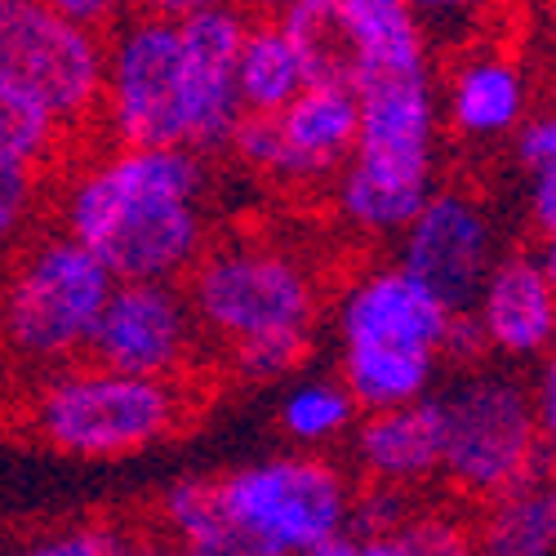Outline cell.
Returning <instances> with one entry per match:
<instances>
[{
    "instance_id": "cell-1",
    "label": "cell",
    "mask_w": 556,
    "mask_h": 556,
    "mask_svg": "<svg viewBox=\"0 0 556 556\" xmlns=\"http://www.w3.org/2000/svg\"><path fill=\"white\" fill-rule=\"evenodd\" d=\"M250 14L182 0L125 14L108 36L99 125L116 148L227 152L241 125L237 50Z\"/></svg>"
},
{
    "instance_id": "cell-2",
    "label": "cell",
    "mask_w": 556,
    "mask_h": 556,
    "mask_svg": "<svg viewBox=\"0 0 556 556\" xmlns=\"http://www.w3.org/2000/svg\"><path fill=\"white\" fill-rule=\"evenodd\" d=\"M54 227L116 286H178L210 250V165L182 148H103L76 161Z\"/></svg>"
},
{
    "instance_id": "cell-3",
    "label": "cell",
    "mask_w": 556,
    "mask_h": 556,
    "mask_svg": "<svg viewBox=\"0 0 556 556\" xmlns=\"http://www.w3.org/2000/svg\"><path fill=\"white\" fill-rule=\"evenodd\" d=\"M201 339L223 348L241 383H286L312 356L320 326V276L286 241L223 237L188 271Z\"/></svg>"
},
{
    "instance_id": "cell-4",
    "label": "cell",
    "mask_w": 556,
    "mask_h": 556,
    "mask_svg": "<svg viewBox=\"0 0 556 556\" xmlns=\"http://www.w3.org/2000/svg\"><path fill=\"white\" fill-rule=\"evenodd\" d=\"M458 320L405 267L365 263L339 286L330 330L339 348V383L361 414L405 409L437 396L441 369L454 356Z\"/></svg>"
},
{
    "instance_id": "cell-5",
    "label": "cell",
    "mask_w": 556,
    "mask_h": 556,
    "mask_svg": "<svg viewBox=\"0 0 556 556\" xmlns=\"http://www.w3.org/2000/svg\"><path fill=\"white\" fill-rule=\"evenodd\" d=\"M356 152L334 178V214L369 241H388L414 223L441 165V94L432 63L369 72L352 80Z\"/></svg>"
},
{
    "instance_id": "cell-6",
    "label": "cell",
    "mask_w": 556,
    "mask_h": 556,
    "mask_svg": "<svg viewBox=\"0 0 556 556\" xmlns=\"http://www.w3.org/2000/svg\"><path fill=\"white\" fill-rule=\"evenodd\" d=\"M112 271L45 227L0 267V352L36 379L85 361L94 326L112 299Z\"/></svg>"
},
{
    "instance_id": "cell-7",
    "label": "cell",
    "mask_w": 556,
    "mask_h": 556,
    "mask_svg": "<svg viewBox=\"0 0 556 556\" xmlns=\"http://www.w3.org/2000/svg\"><path fill=\"white\" fill-rule=\"evenodd\" d=\"M182 419H188V401L178 383L112 375L94 361H76L36 379L23 405L27 432L45 450L80 463L134 458L169 441Z\"/></svg>"
},
{
    "instance_id": "cell-8",
    "label": "cell",
    "mask_w": 556,
    "mask_h": 556,
    "mask_svg": "<svg viewBox=\"0 0 556 556\" xmlns=\"http://www.w3.org/2000/svg\"><path fill=\"white\" fill-rule=\"evenodd\" d=\"M214 481V503L254 556H307L356 526V485L326 454H267Z\"/></svg>"
},
{
    "instance_id": "cell-9",
    "label": "cell",
    "mask_w": 556,
    "mask_h": 556,
    "mask_svg": "<svg viewBox=\"0 0 556 556\" xmlns=\"http://www.w3.org/2000/svg\"><path fill=\"white\" fill-rule=\"evenodd\" d=\"M432 401L441 424V481L463 498L490 503L547 468L530 388L513 369L468 365Z\"/></svg>"
},
{
    "instance_id": "cell-10",
    "label": "cell",
    "mask_w": 556,
    "mask_h": 556,
    "mask_svg": "<svg viewBox=\"0 0 556 556\" xmlns=\"http://www.w3.org/2000/svg\"><path fill=\"white\" fill-rule=\"evenodd\" d=\"M103 80L108 36L67 23L54 0H0V89L72 134L99 121Z\"/></svg>"
},
{
    "instance_id": "cell-11",
    "label": "cell",
    "mask_w": 556,
    "mask_h": 556,
    "mask_svg": "<svg viewBox=\"0 0 556 556\" xmlns=\"http://www.w3.org/2000/svg\"><path fill=\"white\" fill-rule=\"evenodd\" d=\"M356 94L352 85H307L276 116H241L231 134V156L250 174L290 192L334 188V178L356 152Z\"/></svg>"
},
{
    "instance_id": "cell-12",
    "label": "cell",
    "mask_w": 556,
    "mask_h": 556,
    "mask_svg": "<svg viewBox=\"0 0 556 556\" xmlns=\"http://www.w3.org/2000/svg\"><path fill=\"white\" fill-rule=\"evenodd\" d=\"M503 258L498 227L481 197L463 188H437L396 237V267H405L428 294H437L454 316H468L477 290Z\"/></svg>"
},
{
    "instance_id": "cell-13",
    "label": "cell",
    "mask_w": 556,
    "mask_h": 556,
    "mask_svg": "<svg viewBox=\"0 0 556 556\" xmlns=\"http://www.w3.org/2000/svg\"><path fill=\"white\" fill-rule=\"evenodd\" d=\"M201 326L182 286H116L85 361L112 375L178 383L201 356Z\"/></svg>"
},
{
    "instance_id": "cell-14",
    "label": "cell",
    "mask_w": 556,
    "mask_h": 556,
    "mask_svg": "<svg viewBox=\"0 0 556 556\" xmlns=\"http://www.w3.org/2000/svg\"><path fill=\"white\" fill-rule=\"evenodd\" d=\"M463 320L477 352L503 369L539 365L556 352V286L534 254H503Z\"/></svg>"
},
{
    "instance_id": "cell-15",
    "label": "cell",
    "mask_w": 556,
    "mask_h": 556,
    "mask_svg": "<svg viewBox=\"0 0 556 556\" xmlns=\"http://www.w3.org/2000/svg\"><path fill=\"white\" fill-rule=\"evenodd\" d=\"M437 94H441V129L454 143L468 148L513 143L530 116V76L503 50L463 54Z\"/></svg>"
},
{
    "instance_id": "cell-16",
    "label": "cell",
    "mask_w": 556,
    "mask_h": 556,
    "mask_svg": "<svg viewBox=\"0 0 556 556\" xmlns=\"http://www.w3.org/2000/svg\"><path fill=\"white\" fill-rule=\"evenodd\" d=\"M352 468L369 490L405 494L441 477V424L437 401H419L405 409L361 414L356 432L348 437Z\"/></svg>"
},
{
    "instance_id": "cell-17",
    "label": "cell",
    "mask_w": 556,
    "mask_h": 556,
    "mask_svg": "<svg viewBox=\"0 0 556 556\" xmlns=\"http://www.w3.org/2000/svg\"><path fill=\"white\" fill-rule=\"evenodd\" d=\"M477 556H556V468L481 503L472 521Z\"/></svg>"
},
{
    "instance_id": "cell-18",
    "label": "cell",
    "mask_w": 556,
    "mask_h": 556,
    "mask_svg": "<svg viewBox=\"0 0 556 556\" xmlns=\"http://www.w3.org/2000/svg\"><path fill=\"white\" fill-rule=\"evenodd\" d=\"M312 85L299 45L276 23V14H250V27L237 50V103L241 116L286 112Z\"/></svg>"
},
{
    "instance_id": "cell-19",
    "label": "cell",
    "mask_w": 556,
    "mask_h": 556,
    "mask_svg": "<svg viewBox=\"0 0 556 556\" xmlns=\"http://www.w3.org/2000/svg\"><path fill=\"white\" fill-rule=\"evenodd\" d=\"M361 424V409L339 383V375L326 369H307V375L286 379L281 396H276V428L299 454H320L339 441H348Z\"/></svg>"
},
{
    "instance_id": "cell-20",
    "label": "cell",
    "mask_w": 556,
    "mask_h": 556,
    "mask_svg": "<svg viewBox=\"0 0 556 556\" xmlns=\"http://www.w3.org/2000/svg\"><path fill=\"white\" fill-rule=\"evenodd\" d=\"M161 526L169 534V556H254L223 521L210 477L174 481L161 494Z\"/></svg>"
},
{
    "instance_id": "cell-21",
    "label": "cell",
    "mask_w": 556,
    "mask_h": 556,
    "mask_svg": "<svg viewBox=\"0 0 556 556\" xmlns=\"http://www.w3.org/2000/svg\"><path fill=\"white\" fill-rule=\"evenodd\" d=\"M365 556H477V543L463 521L409 507L396 526L365 534Z\"/></svg>"
},
{
    "instance_id": "cell-22",
    "label": "cell",
    "mask_w": 556,
    "mask_h": 556,
    "mask_svg": "<svg viewBox=\"0 0 556 556\" xmlns=\"http://www.w3.org/2000/svg\"><path fill=\"white\" fill-rule=\"evenodd\" d=\"M40 205H45L40 174L0 156V267L36 237Z\"/></svg>"
},
{
    "instance_id": "cell-23",
    "label": "cell",
    "mask_w": 556,
    "mask_h": 556,
    "mask_svg": "<svg viewBox=\"0 0 556 556\" xmlns=\"http://www.w3.org/2000/svg\"><path fill=\"white\" fill-rule=\"evenodd\" d=\"M138 547H143V534H134L125 526L80 521L63 530H45L5 556H138Z\"/></svg>"
},
{
    "instance_id": "cell-24",
    "label": "cell",
    "mask_w": 556,
    "mask_h": 556,
    "mask_svg": "<svg viewBox=\"0 0 556 556\" xmlns=\"http://www.w3.org/2000/svg\"><path fill=\"white\" fill-rule=\"evenodd\" d=\"M513 156H517V165H521L526 174L556 165V103L526 116V125H521L517 138H513Z\"/></svg>"
},
{
    "instance_id": "cell-25",
    "label": "cell",
    "mask_w": 556,
    "mask_h": 556,
    "mask_svg": "<svg viewBox=\"0 0 556 556\" xmlns=\"http://www.w3.org/2000/svg\"><path fill=\"white\" fill-rule=\"evenodd\" d=\"M526 388H530V405H534L539 441L547 454H556V352L534 365V379Z\"/></svg>"
},
{
    "instance_id": "cell-26",
    "label": "cell",
    "mask_w": 556,
    "mask_h": 556,
    "mask_svg": "<svg viewBox=\"0 0 556 556\" xmlns=\"http://www.w3.org/2000/svg\"><path fill=\"white\" fill-rule=\"evenodd\" d=\"M526 218L539 231V241L556 237V165L530 174V182H526Z\"/></svg>"
},
{
    "instance_id": "cell-27",
    "label": "cell",
    "mask_w": 556,
    "mask_h": 556,
    "mask_svg": "<svg viewBox=\"0 0 556 556\" xmlns=\"http://www.w3.org/2000/svg\"><path fill=\"white\" fill-rule=\"evenodd\" d=\"M307 556H365V539H361V534H343V539L316 547V552H307Z\"/></svg>"
},
{
    "instance_id": "cell-28",
    "label": "cell",
    "mask_w": 556,
    "mask_h": 556,
    "mask_svg": "<svg viewBox=\"0 0 556 556\" xmlns=\"http://www.w3.org/2000/svg\"><path fill=\"white\" fill-rule=\"evenodd\" d=\"M539 263H543V271H547V281L556 286V237H547V241H539V254H534Z\"/></svg>"
},
{
    "instance_id": "cell-29",
    "label": "cell",
    "mask_w": 556,
    "mask_h": 556,
    "mask_svg": "<svg viewBox=\"0 0 556 556\" xmlns=\"http://www.w3.org/2000/svg\"><path fill=\"white\" fill-rule=\"evenodd\" d=\"M138 556H169V547H161L156 539H143V547H138Z\"/></svg>"
}]
</instances>
